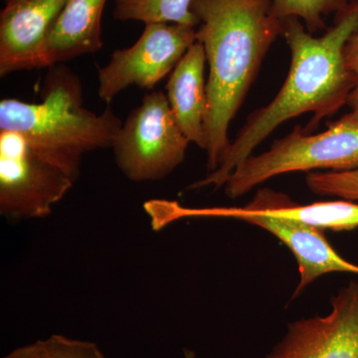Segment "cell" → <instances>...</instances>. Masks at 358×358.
<instances>
[{
    "instance_id": "cell-19",
    "label": "cell",
    "mask_w": 358,
    "mask_h": 358,
    "mask_svg": "<svg viewBox=\"0 0 358 358\" xmlns=\"http://www.w3.org/2000/svg\"><path fill=\"white\" fill-rule=\"evenodd\" d=\"M3 358H42L41 341L16 348Z\"/></svg>"
},
{
    "instance_id": "cell-14",
    "label": "cell",
    "mask_w": 358,
    "mask_h": 358,
    "mask_svg": "<svg viewBox=\"0 0 358 358\" xmlns=\"http://www.w3.org/2000/svg\"><path fill=\"white\" fill-rule=\"evenodd\" d=\"M193 0H115L114 17L121 21L171 23L196 28L199 21L192 13Z\"/></svg>"
},
{
    "instance_id": "cell-7",
    "label": "cell",
    "mask_w": 358,
    "mask_h": 358,
    "mask_svg": "<svg viewBox=\"0 0 358 358\" xmlns=\"http://www.w3.org/2000/svg\"><path fill=\"white\" fill-rule=\"evenodd\" d=\"M196 42V28L171 23H148L138 41L113 53L98 72V95L110 103L131 86L152 90L173 72L186 51Z\"/></svg>"
},
{
    "instance_id": "cell-9",
    "label": "cell",
    "mask_w": 358,
    "mask_h": 358,
    "mask_svg": "<svg viewBox=\"0 0 358 358\" xmlns=\"http://www.w3.org/2000/svg\"><path fill=\"white\" fill-rule=\"evenodd\" d=\"M266 358H358V282L333 296L329 315L289 324Z\"/></svg>"
},
{
    "instance_id": "cell-17",
    "label": "cell",
    "mask_w": 358,
    "mask_h": 358,
    "mask_svg": "<svg viewBox=\"0 0 358 358\" xmlns=\"http://www.w3.org/2000/svg\"><path fill=\"white\" fill-rule=\"evenodd\" d=\"M42 358H106L96 343L52 334L41 341Z\"/></svg>"
},
{
    "instance_id": "cell-8",
    "label": "cell",
    "mask_w": 358,
    "mask_h": 358,
    "mask_svg": "<svg viewBox=\"0 0 358 358\" xmlns=\"http://www.w3.org/2000/svg\"><path fill=\"white\" fill-rule=\"evenodd\" d=\"M233 218L262 228L286 245L298 263L300 282L293 299L320 275L329 273H348L358 275V265L348 262L333 248L324 231L313 226L284 217L271 212L254 210L247 207H208L187 208L183 206L182 218Z\"/></svg>"
},
{
    "instance_id": "cell-6",
    "label": "cell",
    "mask_w": 358,
    "mask_h": 358,
    "mask_svg": "<svg viewBox=\"0 0 358 358\" xmlns=\"http://www.w3.org/2000/svg\"><path fill=\"white\" fill-rule=\"evenodd\" d=\"M69 174L45 159L16 131H0V213L9 219L50 215L73 187Z\"/></svg>"
},
{
    "instance_id": "cell-1",
    "label": "cell",
    "mask_w": 358,
    "mask_h": 358,
    "mask_svg": "<svg viewBox=\"0 0 358 358\" xmlns=\"http://www.w3.org/2000/svg\"><path fill=\"white\" fill-rule=\"evenodd\" d=\"M357 29L358 0L336 15L334 25L322 36L308 32L299 18L282 20L281 36L291 52V64L281 90L268 105L249 115L216 169L188 189L223 187L235 169L282 124L310 113L312 120L303 129L313 133L322 120L346 105L355 80L346 64L345 46Z\"/></svg>"
},
{
    "instance_id": "cell-12",
    "label": "cell",
    "mask_w": 358,
    "mask_h": 358,
    "mask_svg": "<svg viewBox=\"0 0 358 358\" xmlns=\"http://www.w3.org/2000/svg\"><path fill=\"white\" fill-rule=\"evenodd\" d=\"M106 1H66L47 43V67L63 64L102 49V16Z\"/></svg>"
},
{
    "instance_id": "cell-10",
    "label": "cell",
    "mask_w": 358,
    "mask_h": 358,
    "mask_svg": "<svg viewBox=\"0 0 358 358\" xmlns=\"http://www.w3.org/2000/svg\"><path fill=\"white\" fill-rule=\"evenodd\" d=\"M66 1L6 2L0 13V76L47 67V43Z\"/></svg>"
},
{
    "instance_id": "cell-3",
    "label": "cell",
    "mask_w": 358,
    "mask_h": 358,
    "mask_svg": "<svg viewBox=\"0 0 358 358\" xmlns=\"http://www.w3.org/2000/svg\"><path fill=\"white\" fill-rule=\"evenodd\" d=\"M40 103L0 101V131H16L45 159L77 180L88 152L112 148L122 122L110 109L85 108L79 78L63 64L49 67Z\"/></svg>"
},
{
    "instance_id": "cell-13",
    "label": "cell",
    "mask_w": 358,
    "mask_h": 358,
    "mask_svg": "<svg viewBox=\"0 0 358 358\" xmlns=\"http://www.w3.org/2000/svg\"><path fill=\"white\" fill-rule=\"evenodd\" d=\"M245 207L294 219L324 231L341 232L358 228V203L352 200L341 199L301 205L294 203L284 193L262 188Z\"/></svg>"
},
{
    "instance_id": "cell-4",
    "label": "cell",
    "mask_w": 358,
    "mask_h": 358,
    "mask_svg": "<svg viewBox=\"0 0 358 358\" xmlns=\"http://www.w3.org/2000/svg\"><path fill=\"white\" fill-rule=\"evenodd\" d=\"M320 169L334 173L358 169V119L350 113L327 124L322 133H308L296 126L275 141L267 152L250 155L223 187L226 195L234 199L275 176Z\"/></svg>"
},
{
    "instance_id": "cell-15",
    "label": "cell",
    "mask_w": 358,
    "mask_h": 358,
    "mask_svg": "<svg viewBox=\"0 0 358 358\" xmlns=\"http://www.w3.org/2000/svg\"><path fill=\"white\" fill-rule=\"evenodd\" d=\"M350 0H271L273 13L280 20L296 17L305 24L308 31L315 34L327 30L326 17L345 11Z\"/></svg>"
},
{
    "instance_id": "cell-11",
    "label": "cell",
    "mask_w": 358,
    "mask_h": 358,
    "mask_svg": "<svg viewBox=\"0 0 358 358\" xmlns=\"http://www.w3.org/2000/svg\"><path fill=\"white\" fill-rule=\"evenodd\" d=\"M207 64L203 45L196 41L174 67L166 84V98L174 119L189 143L206 150L208 110Z\"/></svg>"
},
{
    "instance_id": "cell-2",
    "label": "cell",
    "mask_w": 358,
    "mask_h": 358,
    "mask_svg": "<svg viewBox=\"0 0 358 358\" xmlns=\"http://www.w3.org/2000/svg\"><path fill=\"white\" fill-rule=\"evenodd\" d=\"M199 21L196 41L207 65V169L218 166L229 147L230 124L241 108L268 49L281 35L282 20L271 0H193Z\"/></svg>"
},
{
    "instance_id": "cell-21",
    "label": "cell",
    "mask_w": 358,
    "mask_h": 358,
    "mask_svg": "<svg viewBox=\"0 0 358 358\" xmlns=\"http://www.w3.org/2000/svg\"><path fill=\"white\" fill-rule=\"evenodd\" d=\"M4 1L8 2V1H13V0H4Z\"/></svg>"
},
{
    "instance_id": "cell-18",
    "label": "cell",
    "mask_w": 358,
    "mask_h": 358,
    "mask_svg": "<svg viewBox=\"0 0 358 358\" xmlns=\"http://www.w3.org/2000/svg\"><path fill=\"white\" fill-rule=\"evenodd\" d=\"M345 60L348 69L352 71L355 76V84L348 105L350 106V114L358 119V29L353 33L345 46Z\"/></svg>"
},
{
    "instance_id": "cell-20",
    "label": "cell",
    "mask_w": 358,
    "mask_h": 358,
    "mask_svg": "<svg viewBox=\"0 0 358 358\" xmlns=\"http://www.w3.org/2000/svg\"><path fill=\"white\" fill-rule=\"evenodd\" d=\"M183 358H196V355L192 350H183Z\"/></svg>"
},
{
    "instance_id": "cell-16",
    "label": "cell",
    "mask_w": 358,
    "mask_h": 358,
    "mask_svg": "<svg viewBox=\"0 0 358 358\" xmlns=\"http://www.w3.org/2000/svg\"><path fill=\"white\" fill-rule=\"evenodd\" d=\"M306 183L315 194L358 201V169L343 173H308Z\"/></svg>"
},
{
    "instance_id": "cell-5",
    "label": "cell",
    "mask_w": 358,
    "mask_h": 358,
    "mask_svg": "<svg viewBox=\"0 0 358 358\" xmlns=\"http://www.w3.org/2000/svg\"><path fill=\"white\" fill-rule=\"evenodd\" d=\"M189 143L174 119L166 94L155 91L131 110L110 148L124 176L145 182L173 173L185 160Z\"/></svg>"
}]
</instances>
